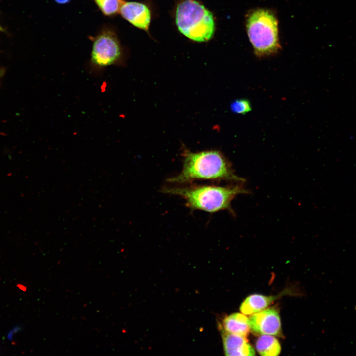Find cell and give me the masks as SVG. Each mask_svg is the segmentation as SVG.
<instances>
[{"mask_svg":"<svg viewBox=\"0 0 356 356\" xmlns=\"http://www.w3.org/2000/svg\"><path fill=\"white\" fill-rule=\"evenodd\" d=\"M233 180L244 179L237 176L224 156L216 150L192 152L185 151L182 170L170 178V183L187 184L196 180Z\"/></svg>","mask_w":356,"mask_h":356,"instance_id":"cell-1","label":"cell"},{"mask_svg":"<svg viewBox=\"0 0 356 356\" xmlns=\"http://www.w3.org/2000/svg\"><path fill=\"white\" fill-rule=\"evenodd\" d=\"M163 192L182 197L192 210L214 213L231 210V203L238 195L248 192L241 185H190L185 187H164Z\"/></svg>","mask_w":356,"mask_h":356,"instance_id":"cell-2","label":"cell"},{"mask_svg":"<svg viewBox=\"0 0 356 356\" xmlns=\"http://www.w3.org/2000/svg\"><path fill=\"white\" fill-rule=\"evenodd\" d=\"M246 23L249 40L257 57L273 55L280 49L278 20L272 11L254 10L248 13Z\"/></svg>","mask_w":356,"mask_h":356,"instance_id":"cell-3","label":"cell"},{"mask_svg":"<svg viewBox=\"0 0 356 356\" xmlns=\"http://www.w3.org/2000/svg\"><path fill=\"white\" fill-rule=\"evenodd\" d=\"M175 21L178 30L192 40L206 42L213 36L215 22L212 13L195 0H185L178 5Z\"/></svg>","mask_w":356,"mask_h":356,"instance_id":"cell-4","label":"cell"},{"mask_svg":"<svg viewBox=\"0 0 356 356\" xmlns=\"http://www.w3.org/2000/svg\"><path fill=\"white\" fill-rule=\"evenodd\" d=\"M122 52L115 34L103 31L95 39L91 52V61L96 68H102L119 62Z\"/></svg>","mask_w":356,"mask_h":356,"instance_id":"cell-5","label":"cell"},{"mask_svg":"<svg viewBox=\"0 0 356 356\" xmlns=\"http://www.w3.org/2000/svg\"><path fill=\"white\" fill-rule=\"evenodd\" d=\"M251 315L249 326L254 335L282 336L279 312L277 308H266Z\"/></svg>","mask_w":356,"mask_h":356,"instance_id":"cell-6","label":"cell"},{"mask_svg":"<svg viewBox=\"0 0 356 356\" xmlns=\"http://www.w3.org/2000/svg\"><path fill=\"white\" fill-rule=\"evenodd\" d=\"M120 12L130 23L140 29L148 31L151 21V13L145 4L136 2H125Z\"/></svg>","mask_w":356,"mask_h":356,"instance_id":"cell-7","label":"cell"},{"mask_svg":"<svg viewBox=\"0 0 356 356\" xmlns=\"http://www.w3.org/2000/svg\"><path fill=\"white\" fill-rule=\"evenodd\" d=\"M222 339L226 356H249L255 355L246 337L222 331Z\"/></svg>","mask_w":356,"mask_h":356,"instance_id":"cell-8","label":"cell"},{"mask_svg":"<svg viewBox=\"0 0 356 356\" xmlns=\"http://www.w3.org/2000/svg\"><path fill=\"white\" fill-rule=\"evenodd\" d=\"M282 296H265L254 294L248 296L241 303L240 311L246 315H251L266 309Z\"/></svg>","mask_w":356,"mask_h":356,"instance_id":"cell-9","label":"cell"},{"mask_svg":"<svg viewBox=\"0 0 356 356\" xmlns=\"http://www.w3.org/2000/svg\"><path fill=\"white\" fill-rule=\"evenodd\" d=\"M222 331L246 337L250 331L249 318L240 313H232L223 320Z\"/></svg>","mask_w":356,"mask_h":356,"instance_id":"cell-10","label":"cell"},{"mask_svg":"<svg viewBox=\"0 0 356 356\" xmlns=\"http://www.w3.org/2000/svg\"><path fill=\"white\" fill-rule=\"evenodd\" d=\"M255 346L257 352L262 356H278L281 352L279 342L270 335H260L256 340Z\"/></svg>","mask_w":356,"mask_h":356,"instance_id":"cell-11","label":"cell"},{"mask_svg":"<svg viewBox=\"0 0 356 356\" xmlns=\"http://www.w3.org/2000/svg\"><path fill=\"white\" fill-rule=\"evenodd\" d=\"M102 12L106 15H113L120 11L124 2L122 0H95Z\"/></svg>","mask_w":356,"mask_h":356,"instance_id":"cell-12","label":"cell"},{"mask_svg":"<svg viewBox=\"0 0 356 356\" xmlns=\"http://www.w3.org/2000/svg\"><path fill=\"white\" fill-rule=\"evenodd\" d=\"M230 108L234 113L242 115L246 114L252 109L250 101L246 99H239L234 101Z\"/></svg>","mask_w":356,"mask_h":356,"instance_id":"cell-13","label":"cell"},{"mask_svg":"<svg viewBox=\"0 0 356 356\" xmlns=\"http://www.w3.org/2000/svg\"><path fill=\"white\" fill-rule=\"evenodd\" d=\"M55 1L59 4H66L68 3L70 0H55Z\"/></svg>","mask_w":356,"mask_h":356,"instance_id":"cell-14","label":"cell"},{"mask_svg":"<svg viewBox=\"0 0 356 356\" xmlns=\"http://www.w3.org/2000/svg\"><path fill=\"white\" fill-rule=\"evenodd\" d=\"M1 30H2V28H1V27L0 26V31H1Z\"/></svg>","mask_w":356,"mask_h":356,"instance_id":"cell-15","label":"cell"}]
</instances>
